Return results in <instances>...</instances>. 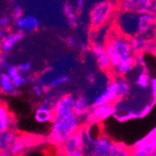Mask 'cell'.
Instances as JSON below:
<instances>
[{"instance_id": "38", "label": "cell", "mask_w": 156, "mask_h": 156, "mask_svg": "<svg viewBox=\"0 0 156 156\" xmlns=\"http://www.w3.org/2000/svg\"><path fill=\"white\" fill-rule=\"evenodd\" d=\"M88 46H87V44H85V43H83L82 45H81V51H82V52H84V53H86L87 51H88Z\"/></svg>"}, {"instance_id": "29", "label": "cell", "mask_w": 156, "mask_h": 156, "mask_svg": "<svg viewBox=\"0 0 156 156\" xmlns=\"http://www.w3.org/2000/svg\"><path fill=\"white\" fill-rule=\"evenodd\" d=\"M150 86L151 91V96L153 99L152 106L156 104V78H151L150 80Z\"/></svg>"}, {"instance_id": "8", "label": "cell", "mask_w": 156, "mask_h": 156, "mask_svg": "<svg viewBox=\"0 0 156 156\" xmlns=\"http://www.w3.org/2000/svg\"><path fill=\"white\" fill-rule=\"evenodd\" d=\"M119 99L118 95V88H117V83L114 80H111L108 85L106 89L99 94L93 101V106H100L104 104H114V102Z\"/></svg>"}, {"instance_id": "24", "label": "cell", "mask_w": 156, "mask_h": 156, "mask_svg": "<svg viewBox=\"0 0 156 156\" xmlns=\"http://www.w3.org/2000/svg\"><path fill=\"white\" fill-rule=\"evenodd\" d=\"M63 10H64V13H65V15H66L70 26L72 28H76L78 26V17H77V13L74 10L73 7L68 3H66L64 5Z\"/></svg>"}, {"instance_id": "21", "label": "cell", "mask_w": 156, "mask_h": 156, "mask_svg": "<svg viewBox=\"0 0 156 156\" xmlns=\"http://www.w3.org/2000/svg\"><path fill=\"white\" fill-rule=\"evenodd\" d=\"M132 149L122 142H112L108 156H131Z\"/></svg>"}, {"instance_id": "37", "label": "cell", "mask_w": 156, "mask_h": 156, "mask_svg": "<svg viewBox=\"0 0 156 156\" xmlns=\"http://www.w3.org/2000/svg\"><path fill=\"white\" fill-rule=\"evenodd\" d=\"M86 79H87V80H88V82H89V83H93V82L94 81V74H93V73H89V74L87 75Z\"/></svg>"}, {"instance_id": "6", "label": "cell", "mask_w": 156, "mask_h": 156, "mask_svg": "<svg viewBox=\"0 0 156 156\" xmlns=\"http://www.w3.org/2000/svg\"><path fill=\"white\" fill-rule=\"evenodd\" d=\"M108 39L110 40L115 51H117L120 61L125 60L134 55L130 47L128 37H126L122 34H113Z\"/></svg>"}, {"instance_id": "2", "label": "cell", "mask_w": 156, "mask_h": 156, "mask_svg": "<svg viewBox=\"0 0 156 156\" xmlns=\"http://www.w3.org/2000/svg\"><path fill=\"white\" fill-rule=\"evenodd\" d=\"M85 150L86 137L81 128L61 145V151L64 156H84Z\"/></svg>"}, {"instance_id": "13", "label": "cell", "mask_w": 156, "mask_h": 156, "mask_svg": "<svg viewBox=\"0 0 156 156\" xmlns=\"http://www.w3.org/2000/svg\"><path fill=\"white\" fill-rule=\"evenodd\" d=\"M39 26L38 20L34 16H24L16 22V27L18 31L22 33H30L36 31Z\"/></svg>"}, {"instance_id": "41", "label": "cell", "mask_w": 156, "mask_h": 156, "mask_svg": "<svg viewBox=\"0 0 156 156\" xmlns=\"http://www.w3.org/2000/svg\"><path fill=\"white\" fill-rule=\"evenodd\" d=\"M1 69H2V66H1V59H0V72H1Z\"/></svg>"}, {"instance_id": "31", "label": "cell", "mask_w": 156, "mask_h": 156, "mask_svg": "<svg viewBox=\"0 0 156 156\" xmlns=\"http://www.w3.org/2000/svg\"><path fill=\"white\" fill-rule=\"evenodd\" d=\"M18 68H19V71L21 73H26L30 70L31 68V63L30 62H24V63H22L18 66Z\"/></svg>"}, {"instance_id": "25", "label": "cell", "mask_w": 156, "mask_h": 156, "mask_svg": "<svg viewBox=\"0 0 156 156\" xmlns=\"http://www.w3.org/2000/svg\"><path fill=\"white\" fill-rule=\"evenodd\" d=\"M150 80H151V77H150L148 71L143 69V71L140 72L138 74V76L136 77L135 82L141 89H147L150 86Z\"/></svg>"}, {"instance_id": "18", "label": "cell", "mask_w": 156, "mask_h": 156, "mask_svg": "<svg viewBox=\"0 0 156 156\" xmlns=\"http://www.w3.org/2000/svg\"><path fill=\"white\" fill-rule=\"evenodd\" d=\"M129 43L132 50L133 54L142 53L144 51H146L149 42L141 36V35H135L131 37H129Z\"/></svg>"}, {"instance_id": "20", "label": "cell", "mask_w": 156, "mask_h": 156, "mask_svg": "<svg viewBox=\"0 0 156 156\" xmlns=\"http://www.w3.org/2000/svg\"><path fill=\"white\" fill-rule=\"evenodd\" d=\"M28 142H29V140L19 136V137L14 141L12 145L9 147V149L7 150L6 151L9 154V156H18L22 154L23 151L27 148Z\"/></svg>"}, {"instance_id": "42", "label": "cell", "mask_w": 156, "mask_h": 156, "mask_svg": "<svg viewBox=\"0 0 156 156\" xmlns=\"http://www.w3.org/2000/svg\"><path fill=\"white\" fill-rule=\"evenodd\" d=\"M150 156H156V151H154V152H153L152 154H151Z\"/></svg>"}, {"instance_id": "17", "label": "cell", "mask_w": 156, "mask_h": 156, "mask_svg": "<svg viewBox=\"0 0 156 156\" xmlns=\"http://www.w3.org/2000/svg\"><path fill=\"white\" fill-rule=\"evenodd\" d=\"M19 137V134L14 130H9L0 133V152L9 149L12 143Z\"/></svg>"}, {"instance_id": "15", "label": "cell", "mask_w": 156, "mask_h": 156, "mask_svg": "<svg viewBox=\"0 0 156 156\" xmlns=\"http://www.w3.org/2000/svg\"><path fill=\"white\" fill-rule=\"evenodd\" d=\"M136 66V58L135 55H133L125 60L120 61V63L116 66L113 67V71H114V73L118 77H123L127 73H129Z\"/></svg>"}, {"instance_id": "43", "label": "cell", "mask_w": 156, "mask_h": 156, "mask_svg": "<svg viewBox=\"0 0 156 156\" xmlns=\"http://www.w3.org/2000/svg\"><path fill=\"white\" fill-rule=\"evenodd\" d=\"M153 53H154V54H155V56H156V49H155V51H153Z\"/></svg>"}, {"instance_id": "9", "label": "cell", "mask_w": 156, "mask_h": 156, "mask_svg": "<svg viewBox=\"0 0 156 156\" xmlns=\"http://www.w3.org/2000/svg\"><path fill=\"white\" fill-rule=\"evenodd\" d=\"M94 58H95V62L98 66V67L100 68L102 71H109V70L112 68L111 64L108 58L107 53L105 51V48L104 45H102L99 42H94V43L91 45L90 47Z\"/></svg>"}, {"instance_id": "39", "label": "cell", "mask_w": 156, "mask_h": 156, "mask_svg": "<svg viewBox=\"0 0 156 156\" xmlns=\"http://www.w3.org/2000/svg\"><path fill=\"white\" fill-rule=\"evenodd\" d=\"M131 156H146V155H143V154H140L138 152H136L134 151H132V155Z\"/></svg>"}, {"instance_id": "5", "label": "cell", "mask_w": 156, "mask_h": 156, "mask_svg": "<svg viewBox=\"0 0 156 156\" xmlns=\"http://www.w3.org/2000/svg\"><path fill=\"white\" fill-rule=\"evenodd\" d=\"M152 0H120L119 9L123 13L140 15L150 12Z\"/></svg>"}, {"instance_id": "16", "label": "cell", "mask_w": 156, "mask_h": 156, "mask_svg": "<svg viewBox=\"0 0 156 156\" xmlns=\"http://www.w3.org/2000/svg\"><path fill=\"white\" fill-rule=\"evenodd\" d=\"M23 37V33L17 31L15 33H10L7 36L4 37V38L1 40V43H0V47L3 52H9L12 47L15 45L16 43Z\"/></svg>"}, {"instance_id": "26", "label": "cell", "mask_w": 156, "mask_h": 156, "mask_svg": "<svg viewBox=\"0 0 156 156\" xmlns=\"http://www.w3.org/2000/svg\"><path fill=\"white\" fill-rule=\"evenodd\" d=\"M69 80V77L68 76H60V77H56L54 79H52L50 81V86L51 88H57L61 85L66 84L67 81Z\"/></svg>"}, {"instance_id": "3", "label": "cell", "mask_w": 156, "mask_h": 156, "mask_svg": "<svg viewBox=\"0 0 156 156\" xmlns=\"http://www.w3.org/2000/svg\"><path fill=\"white\" fill-rule=\"evenodd\" d=\"M114 11V5L110 1H102L97 3L90 14L91 25L94 28H99L104 25L112 16Z\"/></svg>"}, {"instance_id": "27", "label": "cell", "mask_w": 156, "mask_h": 156, "mask_svg": "<svg viewBox=\"0 0 156 156\" xmlns=\"http://www.w3.org/2000/svg\"><path fill=\"white\" fill-rule=\"evenodd\" d=\"M6 73L8 74V76L10 78L11 80H15L16 78H18L22 73L19 71V68L17 66H9L7 69H6Z\"/></svg>"}, {"instance_id": "19", "label": "cell", "mask_w": 156, "mask_h": 156, "mask_svg": "<svg viewBox=\"0 0 156 156\" xmlns=\"http://www.w3.org/2000/svg\"><path fill=\"white\" fill-rule=\"evenodd\" d=\"M0 91L10 95H16L18 94V89L15 88L6 72H0Z\"/></svg>"}, {"instance_id": "1", "label": "cell", "mask_w": 156, "mask_h": 156, "mask_svg": "<svg viewBox=\"0 0 156 156\" xmlns=\"http://www.w3.org/2000/svg\"><path fill=\"white\" fill-rule=\"evenodd\" d=\"M80 120L74 113L55 117L51 122L49 139L53 145L61 146L68 137L76 134L80 129Z\"/></svg>"}, {"instance_id": "40", "label": "cell", "mask_w": 156, "mask_h": 156, "mask_svg": "<svg viewBox=\"0 0 156 156\" xmlns=\"http://www.w3.org/2000/svg\"><path fill=\"white\" fill-rule=\"evenodd\" d=\"M5 37V34H4V31L2 29H0V40H2Z\"/></svg>"}, {"instance_id": "30", "label": "cell", "mask_w": 156, "mask_h": 156, "mask_svg": "<svg viewBox=\"0 0 156 156\" xmlns=\"http://www.w3.org/2000/svg\"><path fill=\"white\" fill-rule=\"evenodd\" d=\"M25 82H26V78L24 77V76H23L22 74L18 77V78H16L15 80H12V83H13V85L15 86V88H20V87H22L23 84H25Z\"/></svg>"}, {"instance_id": "35", "label": "cell", "mask_w": 156, "mask_h": 156, "mask_svg": "<svg viewBox=\"0 0 156 156\" xmlns=\"http://www.w3.org/2000/svg\"><path fill=\"white\" fill-rule=\"evenodd\" d=\"M66 42L69 47H73L76 45V39L73 37H67L66 39Z\"/></svg>"}, {"instance_id": "7", "label": "cell", "mask_w": 156, "mask_h": 156, "mask_svg": "<svg viewBox=\"0 0 156 156\" xmlns=\"http://www.w3.org/2000/svg\"><path fill=\"white\" fill-rule=\"evenodd\" d=\"M75 99L76 97H74L72 94H65L59 97L52 106L54 118L64 116L69 114V113H73Z\"/></svg>"}, {"instance_id": "10", "label": "cell", "mask_w": 156, "mask_h": 156, "mask_svg": "<svg viewBox=\"0 0 156 156\" xmlns=\"http://www.w3.org/2000/svg\"><path fill=\"white\" fill-rule=\"evenodd\" d=\"M52 106H53V103L51 102L50 96H46L44 102L36 110V113H35L36 121L40 123L52 122L54 118L53 112H52Z\"/></svg>"}, {"instance_id": "44", "label": "cell", "mask_w": 156, "mask_h": 156, "mask_svg": "<svg viewBox=\"0 0 156 156\" xmlns=\"http://www.w3.org/2000/svg\"><path fill=\"white\" fill-rule=\"evenodd\" d=\"M10 1H13V0H10Z\"/></svg>"}, {"instance_id": "11", "label": "cell", "mask_w": 156, "mask_h": 156, "mask_svg": "<svg viewBox=\"0 0 156 156\" xmlns=\"http://www.w3.org/2000/svg\"><path fill=\"white\" fill-rule=\"evenodd\" d=\"M112 142L107 136H101L93 143L90 156H108Z\"/></svg>"}, {"instance_id": "12", "label": "cell", "mask_w": 156, "mask_h": 156, "mask_svg": "<svg viewBox=\"0 0 156 156\" xmlns=\"http://www.w3.org/2000/svg\"><path fill=\"white\" fill-rule=\"evenodd\" d=\"M14 130V118L9 111L7 106L0 103V133Z\"/></svg>"}, {"instance_id": "32", "label": "cell", "mask_w": 156, "mask_h": 156, "mask_svg": "<svg viewBox=\"0 0 156 156\" xmlns=\"http://www.w3.org/2000/svg\"><path fill=\"white\" fill-rule=\"evenodd\" d=\"M32 90H33V93L37 96H41L42 94H43V88H42L40 85H34Z\"/></svg>"}, {"instance_id": "33", "label": "cell", "mask_w": 156, "mask_h": 156, "mask_svg": "<svg viewBox=\"0 0 156 156\" xmlns=\"http://www.w3.org/2000/svg\"><path fill=\"white\" fill-rule=\"evenodd\" d=\"M146 137L151 141L152 144L154 145V147L156 148V128H154V129L150 133V135H149V136H147Z\"/></svg>"}, {"instance_id": "28", "label": "cell", "mask_w": 156, "mask_h": 156, "mask_svg": "<svg viewBox=\"0 0 156 156\" xmlns=\"http://www.w3.org/2000/svg\"><path fill=\"white\" fill-rule=\"evenodd\" d=\"M23 9L20 7V6H16L14 7L13 10H12V13H11V16H12V19L15 21V22H18L20 19H22L23 16Z\"/></svg>"}, {"instance_id": "36", "label": "cell", "mask_w": 156, "mask_h": 156, "mask_svg": "<svg viewBox=\"0 0 156 156\" xmlns=\"http://www.w3.org/2000/svg\"><path fill=\"white\" fill-rule=\"evenodd\" d=\"M85 3V0H77V9L79 10H81Z\"/></svg>"}, {"instance_id": "23", "label": "cell", "mask_w": 156, "mask_h": 156, "mask_svg": "<svg viewBox=\"0 0 156 156\" xmlns=\"http://www.w3.org/2000/svg\"><path fill=\"white\" fill-rule=\"evenodd\" d=\"M115 81L117 83L119 98L125 97L128 95V94L130 93V90H131V85H130L129 81L124 77H117Z\"/></svg>"}, {"instance_id": "14", "label": "cell", "mask_w": 156, "mask_h": 156, "mask_svg": "<svg viewBox=\"0 0 156 156\" xmlns=\"http://www.w3.org/2000/svg\"><path fill=\"white\" fill-rule=\"evenodd\" d=\"M90 106L91 105L89 103V99L85 95H80V96L76 97L73 113L80 120L81 122L85 117V114H86L88 108H90Z\"/></svg>"}, {"instance_id": "4", "label": "cell", "mask_w": 156, "mask_h": 156, "mask_svg": "<svg viewBox=\"0 0 156 156\" xmlns=\"http://www.w3.org/2000/svg\"><path fill=\"white\" fill-rule=\"evenodd\" d=\"M115 112L114 104H104L100 106L91 105L88 108L84 120L88 122H100V121L105 120Z\"/></svg>"}, {"instance_id": "22", "label": "cell", "mask_w": 156, "mask_h": 156, "mask_svg": "<svg viewBox=\"0 0 156 156\" xmlns=\"http://www.w3.org/2000/svg\"><path fill=\"white\" fill-rule=\"evenodd\" d=\"M104 48H105V51L107 53L108 58V60H109V62L111 64V66L113 68L120 63V58L118 56V53L115 51L114 47H113V45H112V43L110 42L109 39H107V41L105 42Z\"/></svg>"}, {"instance_id": "34", "label": "cell", "mask_w": 156, "mask_h": 156, "mask_svg": "<svg viewBox=\"0 0 156 156\" xmlns=\"http://www.w3.org/2000/svg\"><path fill=\"white\" fill-rule=\"evenodd\" d=\"M9 23V18L8 16H3L0 18V29H2L8 23Z\"/></svg>"}]
</instances>
